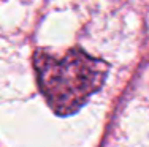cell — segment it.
I'll return each instance as SVG.
<instances>
[{"mask_svg":"<svg viewBox=\"0 0 149 147\" xmlns=\"http://www.w3.org/2000/svg\"><path fill=\"white\" fill-rule=\"evenodd\" d=\"M38 87L51 109L59 115L76 112L92 93L103 86L108 65L81 49H72L65 57L56 59L46 51L33 57Z\"/></svg>","mask_w":149,"mask_h":147,"instance_id":"6da1fadb","label":"cell"}]
</instances>
